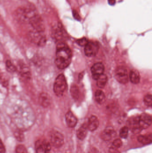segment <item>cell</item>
Listing matches in <instances>:
<instances>
[{
  "instance_id": "34",
  "label": "cell",
  "mask_w": 152,
  "mask_h": 153,
  "mask_svg": "<svg viewBox=\"0 0 152 153\" xmlns=\"http://www.w3.org/2000/svg\"><path fill=\"white\" fill-rule=\"evenodd\" d=\"M108 2H109V4L110 5H114L116 3V0H108Z\"/></svg>"
},
{
  "instance_id": "9",
  "label": "cell",
  "mask_w": 152,
  "mask_h": 153,
  "mask_svg": "<svg viewBox=\"0 0 152 153\" xmlns=\"http://www.w3.org/2000/svg\"><path fill=\"white\" fill-rule=\"evenodd\" d=\"M104 71V65L102 63L95 64L91 68V72L93 78L94 80H97L99 76L103 74Z\"/></svg>"
},
{
  "instance_id": "28",
  "label": "cell",
  "mask_w": 152,
  "mask_h": 153,
  "mask_svg": "<svg viewBox=\"0 0 152 153\" xmlns=\"http://www.w3.org/2000/svg\"><path fill=\"white\" fill-rule=\"evenodd\" d=\"M76 43L81 46H85L88 43V40L86 38H83L76 40Z\"/></svg>"
},
{
  "instance_id": "33",
  "label": "cell",
  "mask_w": 152,
  "mask_h": 153,
  "mask_svg": "<svg viewBox=\"0 0 152 153\" xmlns=\"http://www.w3.org/2000/svg\"><path fill=\"white\" fill-rule=\"evenodd\" d=\"M89 153H101L100 152V151L99 150L97 149V148H95V147H92L91 149L89 150Z\"/></svg>"
},
{
  "instance_id": "31",
  "label": "cell",
  "mask_w": 152,
  "mask_h": 153,
  "mask_svg": "<svg viewBox=\"0 0 152 153\" xmlns=\"http://www.w3.org/2000/svg\"><path fill=\"white\" fill-rule=\"evenodd\" d=\"M72 13H73V17L76 19L78 21L80 20L81 19H80V16H79V14L76 11V10H73Z\"/></svg>"
},
{
  "instance_id": "29",
  "label": "cell",
  "mask_w": 152,
  "mask_h": 153,
  "mask_svg": "<svg viewBox=\"0 0 152 153\" xmlns=\"http://www.w3.org/2000/svg\"><path fill=\"white\" fill-rule=\"evenodd\" d=\"M15 137L18 141L20 142H22L24 140V135L19 132H16L15 133Z\"/></svg>"
},
{
  "instance_id": "17",
  "label": "cell",
  "mask_w": 152,
  "mask_h": 153,
  "mask_svg": "<svg viewBox=\"0 0 152 153\" xmlns=\"http://www.w3.org/2000/svg\"><path fill=\"white\" fill-rule=\"evenodd\" d=\"M130 126L133 133L138 134L142 131L138 123V117L134 118L130 121Z\"/></svg>"
},
{
  "instance_id": "27",
  "label": "cell",
  "mask_w": 152,
  "mask_h": 153,
  "mask_svg": "<svg viewBox=\"0 0 152 153\" xmlns=\"http://www.w3.org/2000/svg\"><path fill=\"white\" fill-rule=\"evenodd\" d=\"M123 145L122 141L120 139H117L114 140L112 143V146L114 148L118 149L120 148Z\"/></svg>"
},
{
  "instance_id": "5",
  "label": "cell",
  "mask_w": 152,
  "mask_h": 153,
  "mask_svg": "<svg viewBox=\"0 0 152 153\" xmlns=\"http://www.w3.org/2000/svg\"><path fill=\"white\" fill-rule=\"evenodd\" d=\"M115 76L119 82L126 84L128 82V74L126 69L122 66L117 68L115 71Z\"/></svg>"
},
{
  "instance_id": "32",
  "label": "cell",
  "mask_w": 152,
  "mask_h": 153,
  "mask_svg": "<svg viewBox=\"0 0 152 153\" xmlns=\"http://www.w3.org/2000/svg\"><path fill=\"white\" fill-rule=\"evenodd\" d=\"M109 153H120L119 151L118 150V149L114 148V147H110L109 150Z\"/></svg>"
},
{
  "instance_id": "3",
  "label": "cell",
  "mask_w": 152,
  "mask_h": 153,
  "mask_svg": "<svg viewBox=\"0 0 152 153\" xmlns=\"http://www.w3.org/2000/svg\"><path fill=\"white\" fill-rule=\"evenodd\" d=\"M51 144L55 148H59L64 143V137L63 135L57 131L51 132L50 136Z\"/></svg>"
},
{
  "instance_id": "6",
  "label": "cell",
  "mask_w": 152,
  "mask_h": 153,
  "mask_svg": "<svg viewBox=\"0 0 152 153\" xmlns=\"http://www.w3.org/2000/svg\"><path fill=\"white\" fill-rule=\"evenodd\" d=\"M29 21L35 30L38 32H43L45 29L43 21L39 15L35 14Z\"/></svg>"
},
{
  "instance_id": "24",
  "label": "cell",
  "mask_w": 152,
  "mask_h": 153,
  "mask_svg": "<svg viewBox=\"0 0 152 153\" xmlns=\"http://www.w3.org/2000/svg\"><path fill=\"white\" fill-rule=\"evenodd\" d=\"M129 128L128 127L124 126L120 130V136L122 138L126 139L128 136Z\"/></svg>"
},
{
  "instance_id": "4",
  "label": "cell",
  "mask_w": 152,
  "mask_h": 153,
  "mask_svg": "<svg viewBox=\"0 0 152 153\" xmlns=\"http://www.w3.org/2000/svg\"><path fill=\"white\" fill-rule=\"evenodd\" d=\"M35 148L36 153H50L51 144L45 139L38 140L36 142Z\"/></svg>"
},
{
  "instance_id": "14",
  "label": "cell",
  "mask_w": 152,
  "mask_h": 153,
  "mask_svg": "<svg viewBox=\"0 0 152 153\" xmlns=\"http://www.w3.org/2000/svg\"><path fill=\"white\" fill-rule=\"evenodd\" d=\"M66 123L70 128H74L77 123V119L71 111H68L65 116Z\"/></svg>"
},
{
  "instance_id": "36",
  "label": "cell",
  "mask_w": 152,
  "mask_h": 153,
  "mask_svg": "<svg viewBox=\"0 0 152 153\" xmlns=\"http://www.w3.org/2000/svg\"><path fill=\"white\" fill-rule=\"evenodd\" d=\"M88 1H94V0H88Z\"/></svg>"
},
{
  "instance_id": "26",
  "label": "cell",
  "mask_w": 152,
  "mask_h": 153,
  "mask_svg": "<svg viewBox=\"0 0 152 153\" xmlns=\"http://www.w3.org/2000/svg\"><path fill=\"white\" fill-rule=\"evenodd\" d=\"M15 152L16 153H27L26 147L22 145L18 146L16 147Z\"/></svg>"
},
{
  "instance_id": "15",
  "label": "cell",
  "mask_w": 152,
  "mask_h": 153,
  "mask_svg": "<svg viewBox=\"0 0 152 153\" xmlns=\"http://www.w3.org/2000/svg\"><path fill=\"white\" fill-rule=\"evenodd\" d=\"M39 102L44 108H47L51 104V98L48 94L43 92L39 95Z\"/></svg>"
},
{
  "instance_id": "35",
  "label": "cell",
  "mask_w": 152,
  "mask_h": 153,
  "mask_svg": "<svg viewBox=\"0 0 152 153\" xmlns=\"http://www.w3.org/2000/svg\"><path fill=\"white\" fill-rule=\"evenodd\" d=\"M2 77V73L1 72V70H0V79Z\"/></svg>"
},
{
  "instance_id": "1",
  "label": "cell",
  "mask_w": 152,
  "mask_h": 153,
  "mask_svg": "<svg viewBox=\"0 0 152 153\" xmlns=\"http://www.w3.org/2000/svg\"><path fill=\"white\" fill-rule=\"evenodd\" d=\"M72 59V52L70 48L63 42H59L56 48L55 64L60 70L68 67Z\"/></svg>"
},
{
  "instance_id": "23",
  "label": "cell",
  "mask_w": 152,
  "mask_h": 153,
  "mask_svg": "<svg viewBox=\"0 0 152 153\" xmlns=\"http://www.w3.org/2000/svg\"><path fill=\"white\" fill-rule=\"evenodd\" d=\"M6 67L7 71L9 72L13 73L16 71V67L15 65L10 61V60H7L6 62Z\"/></svg>"
},
{
  "instance_id": "13",
  "label": "cell",
  "mask_w": 152,
  "mask_h": 153,
  "mask_svg": "<svg viewBox=\"0 0 152 153\" xmlns=\"http://www.w3.org/2000/svg\"><path fill=\"white\" fill-rule=\"evenodd\" d=\"M116 133L113 128L111 127H108L105 128L101 135V137L104 140L109 141L112 137H115Z\"/></svg>"
},
{
  "instance_id": "12",
  "label": "cell",
  "mask_w": 152,
  "mask_h": 153,
  "mask_svg": "<svg viewBox=\"0 0 152 153\" xmlns=\"http://www.w3.org/2000/svg\"><path fill=\"white\" fill-rule=\"evenodd\" d=\"M54 36L56 40L61 42V40H63L65 37V34L64 30L61 25L59 24L57 27L55 28L54 31Z\"/></svg>"
},
{
  "instance_id": "20",
  "label": "cell",
  "mask_w": 152,
  "mask_h": 153,
  "mask_svg": "<svg viewBox=\"0 0 152 153\" xmlns=\"http://www.w3.org/2000/svg\"><path fill=\"white\" fill-rule=\"evenodd\" d=\"M152 139L151 134L147 135H140L137 137L138 142L144 145H147L151 143Z\"/></svg>"
},
{
  "instance_id": "10",
  "label": "cell",
  "mask_w": 152,
  "mask_h": 153,
  "mask_svg": "<svg viewBox=\"0 0 152 153\" xmlns=\"http://www.w3.org/2000/svg\"><path fill=\"white\" fill-rule=\"evenodd\" d=\"M43 33L36 30L31 33V39L39 46L43 45L46 41L45 37L42 34Z\"/></svg>"
},
{
  "instance_id": "11",
  "label": "cell",
  "mask_w": 152,
  "mask_h": 153,
  "mask_svg": "<svg viewBox=\"0 0 152 153\" xmlns=\"http://www.w3.org/2000/svg\"><path fill=\"white\" fill-rule=\"evenodd\" d=\"M99 126V121L97 117L94 116H92L89 118L87 122V129L90 131H95L96 130Z\"/></svg>"
},
{
  "instance_id": "16",
  "label": "cell",
  "mask_w": 152,
  "mask_h": 153,
  "mask_svg": "<svg viewBox=\"0 0 152 153\" xmlns=\"http://www.w3.org/2000/svg\"><path fill=\"white\" fill-rule=\"evenodd\" d=\"M87 133V126L85 124H84L77 131V137L79 140H84L86 137Z\"/></svg>"
},
{
  "instance_id": "30",
  "label": "cell",
  "mask_w": 152,
  "mask_h": 153,
  "mask_svg": "<svg viewBox=\"0 0 152 153\" xmlns=\"http://www.w3.org/2000/svg\"><path fill=\"white\" fill-rule=\"evenodd\" d=\"M6 152L5 146L1 140L0 139V153H5Z\"/></svg>"
},
{
  "instance_id": "18",
  "label": "cell",
  "mask_w": 152,
  "mask_h": 153,
  "mask_svg": "<svg viewBox=\"0 0 152 153\" xmlns=\"http://www.w3.org/2000/svg\"><path fill=\"white\" fill-rule=\"evenodd\" d=\"M130 79L131 82L134 84H137L140 81V75L139 72L135 70L130 71Z\"/></svg>"
},
{
  "instance_id": "19",
  "label": "cell",
  "mask_w": 152,
  "mask_h": 153,
  "mask_svg": "<svg viewBox=\"0 0 152 153\" xmlns=\"http://www.w3.org/2000/svg\"><path fill=\"white\" fill-rule=\"evenodd\" d=\"M95 100L98 103L100 104H102L105 102V94L103 91L101 90H97L95 93Z\"/></svg>"
},
{
  "instance_id": "21",
  "label": "cell",
  "mask_w": 152,
  "mask_h": 153,
  "mask_svg": "<svg viewBox=\"0 0 152 153\" xmlns=\"http://www.w3.org/2000/svg\"><path fill=\"white\" fill-rule=\"evenodd\" d=\"M96 80H97L96 84L97 86L100 88H103L107 83L108 77L105 74H102L99 76Z\"/></svg>"
},
{
  "instance_id": "2",
  "label": "cell",
  "mask_w": 152,
  "mask_h": 153,
  "mask_svg": "<svg viewBox=\"0 0 152 153\" xmlns=\"http://www.w3.org/2000/svg\"><path fill=\"white\" fill-rule=\"evenodd\" d=\"M67 82L63 74H61L57 76L54 85V91L55 94L59 97L63 95L67 88Z\"/></svg>"
},
{
  "instance_id": "7",
  "label": "cell",
  "mask_w": 152,
  "mask_h": 153,
  "mask_svg": "<svg viewBox=\"0 0 152 153\" xmlns=\"http://www.w3.org/2000/svg\"><path fill=\"white\" fill-rule=\"evenodd\" d=\"M139 127L142 130L149 128L152 124L151 117L149 114L143 113L138 117Z\"/></svg>"
},
{
  "instance_id": "25",
  "label": "cell",
  "mask_w": 152,
  "mask_h": 153,
  "mask_svg": "<svg viewBox=\"0 0 152 153\" xmlns=\"http://www.w3.org/2000/svg\"><path fill=\"white\" fill-rule=\"evenodd\" d=\"M145 104L148 107H151L152 105V96L151 94H148L144 99Z\"/></svg>"
},
{
  "instance_id": "8",
  "label": "cell",
  "mask_w": 152,
  "mask_h": 153,
  "mask_svg": "<svg viewBox=\"0 0 152 153\" xmlns=\"http://www.w3.org/2000/svg\"><path fill=\"white\" fill-rule=\"evenodd\" d=\"M99 51V45L95 42H89L85 46L84 53L88 57L95 56Z\"/></svg>"
},
{
  "instance_id": "22",
  "label": "cell",
  "mask_w": 152,
  "mask_h": 153,
  "mask_svg": "<svg viewBox=\"0 0 152 153\" xmlns=\"http://www.w3.org/2000/svg\"><path fill=\"white\" fill-rule=\"evenodd\" d=\"M70 94L73 99L77 100L79 98V91L78 87L76 84H73L70 88Z\"/></svg>"
}]
</instances>
